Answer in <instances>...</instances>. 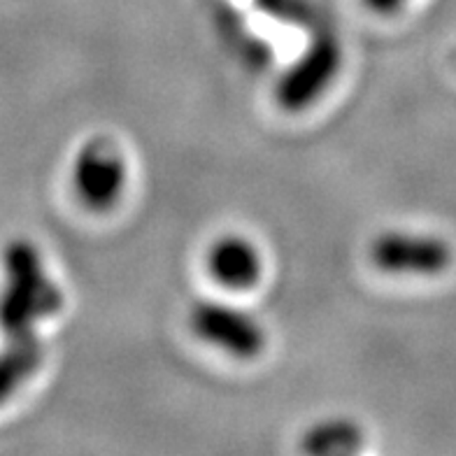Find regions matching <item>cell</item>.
I'll list each match as a JSON object with an SVG mask.
<instances>
[{"mask_svg": "<svg viewBox=\"0 0 456 456\" xmlns=\"http://www.w3.org/2000/svg\"><path fill=\"white\" fill-rule=\"evenodd\" d=\"M208 271L216 284L231 291H247L264 275V261L252 240L242 235H224L208 249Z\"/></svg>", "mask_w": 456, "mask_h": 456, "instance_id": "6", "label": "cell"}, {"mask_svg": "<svg viewBox=\"0 0 456 456\" xmlns=\"http://www.w3.org/2000/svg\"><path fill=\"white\" fill-rule=\"evenodd\" d=\"M43 363V345L37 338L28 340H5L0 352V403L12 396L26 379L33 378Z\"/></svg>", "mask_w": 456, "mask_h": 456, "instance_id": "8", "label": "cell"}, {"mask_svg": "<svg viewBox=\"0 0 456 456\" xmlns=\"http://www.w3.org/2000/svg\"><path fill=\"white\" fill-rule=\"evenodd\" d=\"M363 443H366V436L356 421L336 417V419L319 421L307 428L300 440V452L314 456L356 454Z\"/></svg>", "mask_w": 456, "mask_h": 456, "instance_id": "7", "label": "cell"}, {"mask_svg": "<svg viewBox=\"0 0 456 456\" xmlns=\"http://www.w3.org/2000/svg\"><path fill=\"white\" fill-rule=\"evenodd\" d=\"M193 336L238 359H254L265 347V329L240 307L222 300H196L189 310Z\"/></svg>", "mask_w": 456, "mask_h": 456, "instance_id": "3", "label": "cell"}, {"mask_svg": "<svg viewBox=\"0 0 456 456\" xmlns=\"http://www.w3.org/2000/svg\"><path fill=\"white\" fill-rule=\"evenodd\" d=\"M5 282L0 291V333L5 340L36 338V326L54 317L63 307V294L47 275L37 247L28 240H12L3 252Z\"/></svg>", "mask_w": 456, "mask_h": 456, "instance_id": "1", "label": "cell"}, {"mask_svg": "<svg viewBox=\"0 0 456 456\" xmlns=\"http://www.w3.org/2000/svg\"><path fill=\"white\" fill-rule=\"evenodd\" d=\"M126 180V159L112 138L96 135L82 144L72 166V189L86 210H112L124 196Z\"/></svg>", "mask_w": 456, "mask_h": 456, "instance_id": "2", "label": "cell"}, {"mask_svg": "<svg viewBox=\"0 0 456 456\" xmlns=\"http://www.w3.org/2000/svg\"><path fill=\"white\" fill-rule=\"evenodd\" d=\"M363 5L375 14H382V17H391V14H398L403 10V5L408 0H361Z\"/></svg>", "mask_w": 456, "mask_h": 456, "instance_id": "9", "label": "cell"}, {"mask_svg": "<svg viewBox=\"0 0 456 456\" xmlns=\"http://www.w3.org/2000/svg\"><path fill=\"white\" fill-rule=\"evenodd\" d=\"M370 261L387 275L438 277L454 264V249L440 235L385 231L372 240Z\"/></svg>", "mask_w": 456, "mask_h": 456, "instance_id": "4", "label": "cell"}, {"mask_svg": "<svg viewBox=\"0 0 456 456\" xmlns=\"http://www.w3.org/2000/svg\"><path fill=\"white\" fill-rule=\"evenodd\" d=\"M342 66V49L330 33H319L277 82L275 98L287 112H303L324 96Z\"/></svg>", "mask_w": 456, "mask_h": 456, "instance_id": "5", "label": "cell"}]
</instances>
